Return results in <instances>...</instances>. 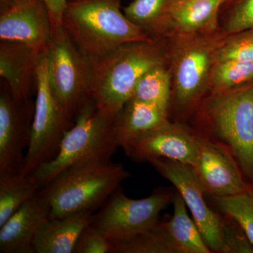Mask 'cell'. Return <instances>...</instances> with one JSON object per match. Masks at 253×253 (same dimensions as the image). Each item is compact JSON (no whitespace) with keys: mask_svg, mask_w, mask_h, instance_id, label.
Instances as JSON below:
<instances>
[{"mask_svg":"<svg viewBox=\"0 0 253 253\" xmlns=\"http://www.w3.org/2000/svg\"><path fill=\"white\" fill-rule=\"evenodd\" d=\"M168 63L169 51L161 38L123 44L89 61V97L99 109L117 115L132 97L136 84L145 73Z\"/></svg>","mask_w":253,"mask_h":253,"instance_id":"1","label":"cell"},{"mask_svg":"<svg viewBox=\"0 0 253 253\" xmlns=\"http://www.w3.org/2000/svg\"><path fill=\"white\" fill-rule=\"evenodd\" d=\"M122 0H69L62 25L89 61L126 43L155 39L121 11Z\"/></svg>","mask_w":253,"mask_h":253,"instance_id":"2","label":"cell"},{"mask_svg":"<svg viewBox=\"0 0 253 253\" xmlns=\"http://www.w3.org/2000/svg\"><path fill=\"white\" fill-rule=\"evenodd\" d=\"M199 116L202 130L195 132L224 146L253 184V82L211 94Z\"/></svg>","mask_w":253,"mask_h":253,"instance_id":"3","label":"cell"},{"mask_svg":"<svg viewBox=\"0 0 253 253\" xmlns=\"http://www.w3.org/2000/svg\"><path fill=\"white\" fill-rule=\"evenodd\" d=\"M129 176L121 163H81L63 169L39 192L49 203L50 219L94 212Z\"/></svg>","mask_w":253,"mask_h":253,"instance_id":"4","label":"cell"},{"mask_svg":"<svg viewBox=\"0 0 253 253\" xmlns=\"http://www.w3.org/2000/svg\"><path fill=\"white\" fill-rule=\"evenodd\" d=\"M116 116L88 98L65 134L57 156L34 172L42 188L74 165L111 161L119 148L113 132Z\"/></svg>","mask_w":253,"mask_h":253,"instance_id":"5","label":"cell"},{"mask_svg":"<svg viewBox=\"0 0 253 253\" xmlns=\"http://www.w3.org/2000/svg\"><path fill=\"white\" fill-rule=\"evenodd\" d=\"M222 37L204 33L174 38L169 51L173 100L183 116L199 107L208 90L214 52Z\"/></svg>","mask_w":253,"mask_h":253,"instance_id":"6","label":"cell"},{"mask_svg":"<svg viewBox=\"0 0 253 253\" xmlns=\"http://www.w3.org/2000/svg\"><path fill=\"white\" fill-rule=\"evenodd\" d=\"M36 100L31 139L21 172L33 173L51 162L59 153L65 134L73 125L50 86L44 51L37 68Z\"/></svg>","mask_w":253,"mask_h":253,"instance_id":"7","label":"cell"},{"mask_svg":"<svg viewBox=\"0 0 253 253\" xmlns=\"http://www.w3.org/2000/svg\"><path fill=\"white\" fill-rule=\"evenodd\" d=\"M174 194L161 188L144 199H133L120 186L94 213L91 225L111 243L127 241L156 225L161 212L172 204Z\"/></svg>","mask_w":253,"mask_h":253,"instance_id":"8","label":"cell"},{"mask_svg":"<svg viewBox=\"0 0 253 253\" xmlns=\"http://www.w3.org/2000/svg\"><path fill=\"white\" fill-rule=\"evenodd\" d=\"M44 54L51 89L68 116L75 120L89 98V61L75 45L63 25L54 28Z\"/></svg>","mask_w":253,"mask_h":253,"instance_id":"9","label":"cell"},{"mask_svg":"<svg viewBox=\"0 0 253 253\" xmlns=\"http://www.w3.org/2000/svg\"><path fill=\"white\" fill-rule=\"evenodd\" d=\"M147 162L176 188L212 253H225L222 214L213 211L208 204L206 195L192 166L166 158H151Z\"/></svg>","mask_w":253,"mask_h":253,"instance_id":"10","label":"cell"},{"mask_svg":"<svg viewBox=\"0 0 253 253\" xmlns=\"http://www.w3.org/2000/svg\"><path fill=\"white\" fill-rule=\"evenodd\" d=\"M35 103L16 101L4 83L0 91V175L21 172L31 139Z\"/></svg>","mask_w":253,"mask_h":253,"instance_id":"11","label":"cell"},{"mask_svg":"<svg viewBox=\"0 0 253 253\" xmlns=\"http://www.w3.org/2000/svg\"><path fill=\"white\" fill-rule=\"evenodd\" d=\"M0 41L21 43L42 53L54 28L43 0H0Z\"/></svg>","mask_w":253,"mask_h":253,"instance_id":"12","label":"cell"},{"mask_svg":"<svg viewBox=\"0 0 253 253\" xmlns=\"http://www.w3.org/2000/svg\"><path fill=\"white\" fill-rule=\"evenodd\" d=\"M196 138L198 156L192 168L206 196H233L246 191L251 183L229 151L204 136L196 134Z\"/></svg>","mask_w":253,"mask_h":253,"instance_id":"13","label":"cell"},{"mask_svg":"<svg viewBox=\"0 0 253 253\" xmlns=\"http://www.w3.org/2000/svg\"><path fill=\"white\" fill-rule=\"evenodd\" d=\"M124 150L136 162L166 158L194 166L198 156L196 134L186 126L168 121L131 142Z\"/></svg>","mask_w":253,"mask_h":253,"instance_id":"14","label":"cell"},{"mask_svg":"<svg viewBox=\"0 0 253 253\" xmlns=\"http://www.w3.org/2000/svg\"><path fill=\"white\" fill-rule=\"evenodd\" d=\"M50 212L49 203L38 191L0 226V253H35V238Z\"/></svg>","mask_w":253,"mask_h":253,"instance_id":"15","label":"cell"},{"mask_svg":"<svg viewBox=\"0 0 253 253\" xmlns=\"http://www.w3.org/2000/svg\"><path fill=\"white\" fill-rule=\"evenodd\" d=\"M41 54L21 43L0 41V76L16 101H29L36 91Z\"/></svg>","mask_w":253,"mask_h":253,"instance_id":"16","label":"cell"},{"mask_svg":"<svg viewBox=\"0 0 253 253\" xmlns=\"http://www.w3.org/2000/svg\"><path fill=\"white\" fill-rule=\"evenodd\" d=\"M94 214L85 211L61 218H47L35 238V253H73L81 233L92 222Z\"/></svg>","mask_w":253,"mask_h":253,"instance_id":"17","label":"cell"},{"mask_svg":"<svg viewBox=\"0 0 253 253\" xmlns=\"http://www.w3.org/2000/svg\"><path fill=\"white\" fill-rule=\"evenodd\" d=\"M169 113L156 105L131 98L115 118L113 132L119 147L126 149L139 136L169 121Z\"/></svg>","mask_w":253,"mask_h":253,"instance_id":"18","label":"cell"},{"mask_svg":"<svg viewBox=\"0 0 253 253\" xmlns=\"http://www.w3.org/2000/svg\"><path fill=\"white\" fill-rule=\"evenodd\" d=\"M224 0H177L169 14L163 37L206 33L215 22Z\"/></svg>","mask_w":253,"mask_h":253,"instance_id":"19","label":"cell"},{"mask_svg":"<svg viewBox=\"0 0 253 253\" xmlns=\"http://www.w3.org/2000/svg\"><path fill=\"white\" fill-rule=\"evenodd\" d=\"M41 189L34 172L0 175V226Z\"/></svg>","mask_w":253,"mask_h":253,"instance_id":"20","label":"cell"},{"mask_svg":"<svg viewBox=\"0 0 253 253\" xmlns=\"http://www.w3.org/2000/svg\"><path fill=\"white\" fill-rule=\"evenodd\" d=\"M177 0H132L123 9L126 17L150 36L161 38Z\"/></svg>","mask_w":253,"mask_h":253,"instance_id":"21","label":"cell"},{"mask_svg":"<svg viewBox=\"0 0 253 253\" xmlns=\"http://www.w3.org/2000/svg\"><path fill=\"white\" fill-rule=\"evenodd\" d=\"M172 73L168 64L156 66L141 78L131 98L156 105L169 113L172 99Z\"/></svg>","mask_w":253,"mask_h":253,"instance_id":"22","label":"cell"},{"mask_svg":"<svg viewBox=\"0 0 253 253\" xmlns=\"http://www.w3.org/2000/svg\"><path fill=\"white\" fill-rule=\"evenodd\" d=\"M113 253H177L167 221H158L142 234L123 242L112 243Z\"/></svg>","mask_w":253,"mask_h":253,"instance_id":"23","label":"cell"},{"mask_svg":"<svg viewBox=\"0 0 253 253\" xmlns=\"http://www.w3.org/2000/svg\"><path fill=\"white\" fill-rule=\"evenodd\" d=\"M253 82V63L228 61L214 63L210 76L211 94L231 90Z\"/></svg>","mask_w":253,"mask_h":253,"instance_id":"24","label":"cell"},{"mask_svg":"<svg viewBox=\"0 0 253 253\" xmlns=\"http://www.w3.org/2000/svg\"><path fill=\"white\" fill-rule=\"evenodd\" d=\"M208 198L221 214L239 223L253 246V184L239 194Z\"/></svg>","mask_w":253,"mask_h":253,"instance_id":"25","label":"cell"},{"mask_svg":"<svg viewBox=\"0 0 253 253\" xmlns=\"http://www.w3.org/2000/svg\"><path fill=\"white\" fill-rule=\"evenodd\" d=\"M214 63L236 61L253 63V29L224 36L214 52Z\"/></svg>","mask_w":253,"mask_h":253,"instance_id":"26","label":"cell"},{"mask_svg":"<svg viewBox=\"0 0 253 253\" xmlns=\"http://www.w3.org/2000/svg\"><path fill=\"white\" fill-rule=\"evenodd\" d=\"M226 36L253 29V0H224Z\"/></svg>","mask_w":253,"mask_h":253,"instance_id":"27","label":"cell"},{"mask_svg":"<svg viewBox=\"0 0 253 253\" xmlns=\"http://www.w3.org/2000/svg\"><path fill=\"white\" fill-rule=\"evenodd\" d=\"M222 214V236L225 253H253V246L239 223Z\"/></svg>","mask_w":253,"mask_h":253,"instance_id":"28","label":"cell"},{"mask_svg":"<svg viewBox=\"0 0 253 253\" xmlns=\"http://www.w3.org/2000/svg\"><path fill=\"white\" fill-rule=\"evenodd\" d=\"M73 253H113V245L91 224L81 233Z\"/></svg>","mask_w":253,"mask_h":253,"instance_id":"29","label":"cell"},{"mask_svg":"<svg viewBox=\"0 0 253 253\" xmlns=\"http://www.w3.org/2000/svg\"><path fill=\"white\" fill-rule=\"evenodd\" d=\"M47 6L53 28L62 25L63 13L69 0H43Z\"/></svg>","mask_w":253,"mask_h":253,"instance_id":"30","label":"cell"}]
</instances>
